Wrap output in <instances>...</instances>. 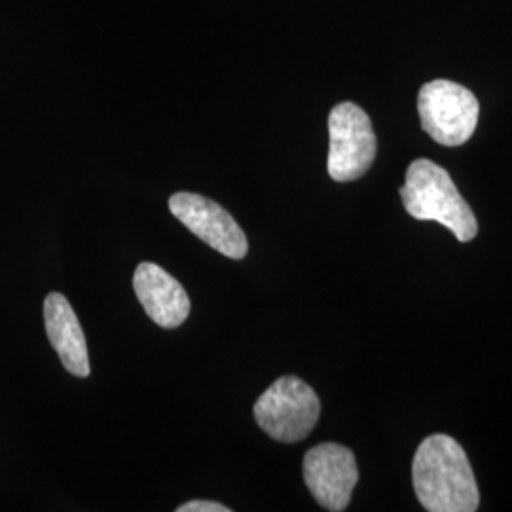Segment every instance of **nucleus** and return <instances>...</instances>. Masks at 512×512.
Segmentation results:
<instances>
[{
    "instance_id": "obj_2",
    "label": "nucleus",
    "mask_w": 512,
    "mask_h": 512,
    "mask_svg": "<svg viewBox=\"0 0 512 512\" xmlns=\"http://www.w3.org/2000/svg\"><path fill=\"white\" fill-rule=\"evenodd\" d=\"M404 209L418 220H435L446 226L458 241L475 239L478 222L444 167L431 160H416L406 171L401 188Z\"/></svg>"
},
{
    "instance_id": "obj_10",
    "label": "nucleus",
    "mask_w": 512,
    "mask_h": 512,
    "mask_svg": "<svg viewBox=\"0 0 512 512\" xmlns=\"http://www.w3.org/2000/svg\"><path fill=\"white\" fill-rule=\"evenodd\" d=\"M177 512H230V509L215 501H190L181 505Z\"/></svg>"
},
{
    "instance_id": "obj_6",
    "label": "nucleus",
    "mask_w": 512,
    "mask_h": 512,
    "mask_svg": "<svg viewBox=\"0 0 512 512\" xmlns=\"http://www.w3.org/2000/svg\"><path fill=\"white\" fill-rule=\"evenodd\" d=\"M304 480L315 501L330 512L346 511L359 482L353 452L336 442H323L304 458Z\"/></svg>"
},
{
    "instance_id": "obj_5",
    "label": "nucleus",
    "mask_w": 512,
    "mask_h": 512,
    "mask_svg": "<svg viewBox=\"0 0 512 512\" xmlns=\"http://www.w3.org/2000/svg\"><path fill=\"white\" fill-rule=\"evenodd\" d=\"M329 175L336 183H351L365 175L376 160V133L365 110L340 103L329 116Z\"/></svg>"
},
{
    "instance_id": "obj_8",
    "label": "nucleus",
    "mask_w": 512,
    "mask_h": 512,
    "mask_svg": "<svg viewBox=\"0 0 512 512\" xmlns=\"http://www.w3.org/2000/svg\"><path fill=\"white\" fill-rule=\"evenodd\" d=\"M133 289L148 317L164 329L181 327L190 315V298L183 285L154 262L137 266Z\"/></svg>"
},
{
    "instance_id": "obj_9",
    "label": "nucleus",
    "mask_w": 512,
    "mask_h": 512,
    "mask_svg": "<svg viewBox=\"0 0 512 512\" xmlns=\"http://www.w3.org/2000/svg\"><path fill=\"white\" fill-rule=\"evenodd\" d=\"M44 325L63 366L78 378L90 376L86 336L73 306L61 293H50L44 300Z\"/></svg>"
},
{
    "instance_id": "obj_7",
    "label": "nucleus",
    "mask_w": 512,
    "mask_h": 512,
    "mask_svg": "<svg viewBox=\"0 0 512 512\" xmlns=\"http://www.w3.org/2000/svg\"><path fill=\"white\" fill-rule=\"evenodd\" d=\"M169 209L175 219L220 255L234 260L247 255L249 243L241 226L219 203L194 192H177L169 198Z\"/></svg>"
},
{
    "instance_id": "obj_4",
    "label": "nucleus",
    "mask_w": 512,
    "mask_h": 512,
    "mask_svg": "<svg viewBox=\"0 0 512 512\" xmlns=\"http://www.w3.org/2000/svg\"><path fill=\"white\" fill-rule=\"evenodd\" d=\"M421 128L444 147L467 143L478 124L480 105L475 93L452 80L427 82L418 95Z\"/></svg>"
},
{
    "instance_id": "obj_1",
    "label": "nucleus",
    "mask_w": 512,
    "mask_h": 512,
    "mask_svg": "<svg viewBox=\"0 0 512 512\" xmlns=\"http://www.w3.org/2000/svg\"><path fill=\"white\" fill-rule=\"evenodd\" d=\"M412 482L423 509L429 512H473L480 495L465 450L448 435L421 442L412 463Z\"/></svg>"
},
{
    "instance_id": "obj_3",
    "label": "nucleus",
    "mask_w": 512,
    "mask_h": 512,
    "mask_svg": "<svg viewBox=\"0 0 512 512\" xmlns=\"http://www.w3.org/2000/svg\"><path fill=\"white\" fill-rule=\"evenodd\" d=\"M260 429L277 442L304 440L317 425L321 403L310 385L296 376H283L270 385L255 403Z\"/></svg>"
}]
</instances>
